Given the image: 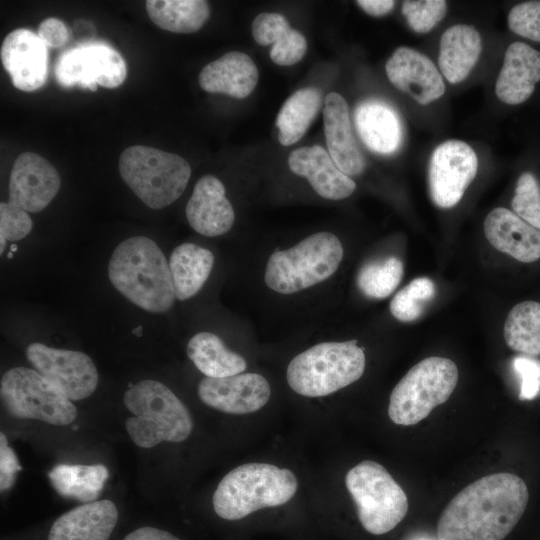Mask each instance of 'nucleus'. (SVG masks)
<instances>
[{"label":"nucleus","mask_w":540,"mask_h":540,"mask_svg":"<svg viewBox=\"0 0 540 540\" xmlns=\"http://www.w3.org/2000/svg\"><path fill=\"white\" fill-rule=\"evenodd\" d=\"M529 501L519 476L499 472L463 488L437 523L438 540H504L520 522Z\"/></svg>","instance_id":"f257e3e1"},{"label":"nucleus","mask_w":540,"mask_h":540,"mask_svg":"<svg viewBox=\"0 0 540 540\" xmlns=\"http://www.w3.org/2000/svg\"><path fill=\"white\" fill-rule=\"evenodd\" d=\"M109 280L119 293L151 313L170 310L176 294L169 262L159 246L145 236L122 241L108 264Z\"/></svg>","instance_id":"f03ea898"},{"label":"nucleus","mask_w":540,"mask_h":540,"mask_svg":"<svg viewBox=\"0 0 540 540\" xmlns=\"http://www.w3.org/2000/svg\"><path fill=\"white\" fill-rule=\"evenodd\" d=\"M297 488V478L289 469L267 463L243 464L220 481L213 508L223 519L239 520L259 509L287 503Z\"/></svg>","instance_id":"7ed1b4c3"},{"label":"nucleus","mask_w":540,"mask_h":540,"mask_svg":"<svg viewBox=\"0 0 540 540\" xmlns=\"http://www.w3.org/2000/svg\"><path fill=\"white\" fill-rule=\"evenodd\" d=\"M123 402L134 415L126 420V430L139 447L151 448L163 441L181 442L192 431L188 409L159 381H139L125 392Z\"/></svg>","instance_id":"20e7f679"},{"label":"nucleus","mask_w":540,"mask_h":540,"mask_svg":"<svg viewBox=\"0 0 540 540\" xmlns=\"http://www.w3.org/2000/svg\"><path fill=\"white\" fill-rule=\"evenodd\" d=\"M365 370V354L356 340L323 342L295 356L286 378L296 393L321 397L357 381Z\"/></svg>","instance_id":"39448f33"},{"label":"nucleus","mask_w":540,"mask_h":540,"mask_svg":"<svg viewBox=\"0 0 540 540\" xmlns=\"http://www.w3.org/2000/svg\"><path fill=\"white\" fill-rule=\"evenodd\" d=\"M118 168L134 194L156 210L175 202L191 176L189 163L180 155L144 145L123 150Z\"/></svg>","instance_id":"423d86ee"},{"label":"nucleus","mask_w":540,"mask_h":540,"mask_svg":"<svg viewBox=\"0 0 540 540\" xmlns=\"http://www.w3.org/2000/svg\"><path fill=\"white\" fill-rule=\"evenodd\" d=\"M342 258L336 235L315 233L289 249L275 251L266 265L265 283L278 293H295L328 279Z\"/></svg>","instance_id":"0eeeda50"},{"label":"nucleus","mask_w":540,"mask_h":540,"mask_svg":"<svg viewBox=\"0 0 540 540\" xmlns=\"http://www.w3.org/2000/svg\"><path fill=\"white\" fill-rule=\"evenodd\" d=\"M458 381L456 364L444 357H427L415 364L390 394L388 415L397 425H415L446 402Z\"/></svg>","instance_id":"6e6552de"},{"label":"nucleus","mask_w":540,"mask_h":540,"mask_svg":"<svg viewBox=\"0 0 540 540\" xmlns=\"http://www.w3.org/2000/svg\"><path fill=\"white\" fill-rule=\"evenodd\" d=\"M345 484L367 532L388 533L406 516L407 495L381 464L371 460L360 462L347 472Z\"/></svg>","instance_id":"1a4fd4ad"},{"label":"nucleus","mask_w":540,"mask_h":540,"mask_svg":"<svg viewBox=\"0 0 540 540\" xmlns=\"http://www.w3.org/2000/svg\"><path fill=\"white\" fill-rule=\"evenodd\" d=\"M0 393L8 412L21 419L68 425L77 416L71 400L35 369L15 367L1 377Z\"/></svg>","instance_id":"9d476101"},{"label":"nucleus","mask_w":540,"mask_h":540,"mask_svg":"<svg viewBox=\"0 0 540 540\" xmlns=\"http://www.w3.org/2000/svg\"><path fill=\"white\" fill-rule=\"evenodd\" d=\"M54 73L63 87L78 86L95 91L98 86H120L126 79L127 67L123 57L109 45L87 43L62 53Z\"/></svg>","instance_id":"9b49d317"},{"label":"nucleus","mask_w":540,"mask_h":540,"mask_svg":"<svg viewBox=\"0 0 540 540\" xmlns=\"http://www.w3.org/2000/svg\"><path fill=\"white\" fill-rule=\"evenodd\" d=\"M26 357L38 373L56 385L70 400L87 398L97 387V368L83 352L34 342L27 347Z\"/></svg>","instance_id":"f8f14e48"},{"label":"nucleus","mask_w":540,"mask_h":540,"mask_svg":"<svg viewBox=\"0 0 540 540\" xmlns=\"http://www.w3.org/2000/svg\"><path fill=\"white\" fill-rule=\"evenodd\" d=\"M478 159L474 150L460 140H448L433 151L428 171L433 203L451 208L463 197L476 176Z\"/></svg>","instance_id":"ddd939ff"},{"label":"nucleus","mask_w":540,"mask_h":540,"mask_svg":"<svg viewBox=\"0 0 540 540\" xmlns=\"http://www.w3.org/2000/svg\"><path fill=\"white\" fill-rule=\"evenodd\" d=\"M61 179L56 168L33 152L21 153L14 161L9 179V202L27 212H39L57 195Z\"/></svg>","instance_id":"4468645a"},{"label":"nucleus","mask_w":540,"mask_h":540,"mask_svg":"<svg viewBox=\"0 0 540 540\" xmlns=\"http://www.w3.org/2000/svg\"><path fill=\"white\" fill-rule=\"evenodd\" d=\"M199 398L209 407L229 414H248L261 409L270 398V385L257 373L222 378L205 377L198 385Z\"/></svg>","instance_id":"2eb2a0df"},{"label":"nucleus","mask_w":540,"mask_h":540,"mask_svg":"<svg viewBox=\"0 0 540 540\" xmlns=\"http://www.w3.org/2000/svg\"><path fill=\"white\" fill-rule=\"evenodd\" d=\"M0 57L15 88L32 92L45 84L48 53L37 34L25 28L11 31L2 42Z\"/></svg>","instance_id":"dca6fc26"},{"label":"nucleus","mask_w":540,"mask_h":540,"mask_svg":"<svg viewBox=\"0 0 540 540\" xmlns=\"http://www.w3.org/2000/svg\"><path fill=\"white\" fill-rule=\"evenodd\" d=\"M385 71L397 89L421 105L439 99L445 92L443 79L434 63L412 48H397L387 60Z\"/></svg>","instance_id":"f3484780"},{"label":"nucleus","mask_w":540,"mask_h":540,"mask_svg":"<svg viewBox=\"0 0 540 540\" xmlns=\"http://www.w3.org/2000/svg\"><path fill=\"white\" fill-rule=\"evenodd\" d=\"M190 226L199 234L215 237L228 232L235 220L223 183L213 175L202 176L186 205Z\"/></svg>","instance_id":"a211bd4d"},{"label":"nucleus","mask_w":540,"mask_h":540,"mask_svg":"<svg viewBox=\"0 0 540 540\" xmlns=\"http://www.w3.org/2000/svg\"><path fill=\"white\" fill-rule=\"evenodd\" d=\"M288 165L294 174L307 178L315 192L325 199L341 200L356 189L355 182L337 167L330 154L319 145L293 150Z\"/></svg>","instance_id":"6ab92c4d"},{"label":"nucleus","mask_w":540,"mask_h":540,"mask_svg":"<svg viewBox=\"0 0 540 540\" xmlns=\"http://www.w3.org/2000/svg\"><path fill=\"white\" fill-rule=\"evenodd\" d=\"M484 233L494 248L520 262L540 259V230L507 208L497 207L487 215Z\"/></svg>","instance_id":"aec40b11"},{"label":"nucleus","mask_w":540,"mask_h":540,"mask_svg":"<svg viewBox=\"0 0 540 540\" xmlns=\"http://www.w3.org/2000/svg\"><path fill=\"white\" fill-rule=\"evenodd\" d=\"M324 131L329 154L346 175H359L366 164L351 130L349 108L338 93L326 95L323 108Z\"/></svg>","instance_id":"412c9836"},{"label":"nucleus","mask_w":540,"mask_h":540,"mask_svg":"<svg viewBox=\"0 0 540 540\" xmlns=\"http://www.w3.org/2000/svg\"><path fill=\"white\" fill-rule=\"evenodd\" d=\"M540 81V52L523 42L511 43L495 84L496 96L518 105L530 98Z\"/></svg>","instance_id":"4be33fe9"},{"label":"nucleus","mask_w":540,"mask_h":540,"mask_svg":"<svg viewBox=\"0 0 540 540\" xmlns=\"http://www.w3.org/2000/svg\"><path fill=\"white\" fill-rule=\"evenodd\" d=\"M258 79V68L251 57L240 51H230L205 65L199 73L198 83L205 92L242 99L253 92Z\"/></svg>","instance_id":"5701e85b"},{"label":"nucleus","mask_w":540,"mask_h":540,"mask_svg":"<svg viewBox=\"0 0 540 540\" xmlns=\"http://www.w3.org/2000/svg\"><path fill=\"white\" fill-rule=\"evenodd\" d=\"M118 519L110 500L84 503L53 523L48 540H108Z\"/></svg>","instance_id":"b1692460"},{"label":"nucleus","mask_w":540,"mask_h":540,"mask_svg":"<svg viewBox=\"0 0 540 540\" xmlns=\"http://www.w3.org/2000/svg\"><path fill=\"white\" fill-rule=\"evenodd\" d=\"M354 120L357 132L369 150L389 155L399 149L403 134L401 120L386 102L378 99L360 102Z\"/></svg>","instance_id":"393cba45"},{"label":"nucleus","mask_w":540,"mask_h":540,"mask_svg":"<svg viewBox=\"0 0 540 540\" xmlns=\"http://www.w3.org/2000/svg\"><path fill=\"white\" fill-rule=\"evenodd\" d=\"M254 40L263 46L272 44L271 60L280 66H290L299 62L307 51L304 35L292 29L285 16L275 12H264L252 23Z\"/></svg>","instance_id":"a878e982"},{"label":"nucleus","mask_w":540,"mask_h":540,"mask_svg":"<svg viewBox=\"0 0 540 540\" xmlns=\"http://www.w3.org/2000/svg\"><path fill=\"white\" fill-rule=\"evenodd\" d=\"M481 37L475 27L457 24L444 31L440 39L439 68L452 84L463 81L477 63Z\"/></svg>","instance_id":"bb28decb"},{"label":"nucleus","mask_w":540,"mask_h":540,"mask_svg":"<svg viewBox=\"0 0 540 540\" xmlns=\"http://www.w3.org/2000/svg\"><path fill=\"white\" fill-rule=\"evenodd\" d=\"M213 265L210 250L193 243L177 246L169 259L176 298L184 301L194 296L207 281Z\"/></svg>","instance_id":"cd10ccee"},{"label":"nucleus","mask_w":540,"mask_h":540,"mask_svg":"<svg viewBox=\"0 0 540 540\" xmlns=\"http://www.w3.org/2000/svg\"><path fill=\"white\" fill-rule=\"evenodd\" d=\"M187 354L206 377L222 378L245 371V359L229 350L222 340L210 332L195 334L188 342Z\"/></svg>","instance_id":"c85d7f7f"},{"label":"nucleus","mask_w":540,"mask_h":540,"mask_svg":"<svg viewBox=\"0 0 540 540\" xmlns=\"http://www.w3.org/2000/svg\"><path fill=\"white\" fill-rule=\"evenodd\" d=\"M322 93L316 87L294 92L282 105L276 118L278 141L283 146L298 142L318 114Z\"/></svg>","instance_id":"c756f323"},{"label":"nucleus","mask_w":540,"mask_h":540,"mask_svg":"<svg viewBox=\"0 0 540 540\" xmlns=\"http://www.w3.org/2000/svg\"><path fill=\"white\" fill-rule=\"evenodd\" d=\"M48 477L61 496L89 503L98 498L108 478V470L101 464H59L48 473Z\"/></svg>","instance_id":"7c9ffc66"},{"label":"nucleus","mask_w":540,"mask_h":540,"mask_svg":"<svg viewBox=\"0 0 540 540\" xmlns=\"http://www.w3.org/2000/svg\"><path fill=\"white\" fill-rule=\"evenodd\" d=\"M147 14L161 29L174 33H194L210 16V7L203 0H148Z\"/></svg>","instance_id":"2f4dec72"},{"label":"nucleus","mask_w":540,"mask_h":540,"mask_svg":"<svg viewBox=\"0 0 540 540\" xmlns=\"http://www.w3.org/2000/svg\"><path fill=\"white\" fill-rule=\"evenodd\" d=\"M503 336L509 348L523 355H540V303L527 300L508 313Z\"/></svg>","instance_id":"473e14b6"},{"label":"nucleus","mask_w":540,"mask_h":540,"mask_svg":"<svg viewBox=\"0 0 540 540\" xmlns=\"http://www.w3.org/2000/svg\"><path fill=\"white\" fill-rule=\"evenodd\" d=\"M403 264L394 256L366 263L359 271L357 284L361 292L374 299L391 295L403 277Z\"/></svg>","instance_id":"72a5a7b5"},{"label":"nucleus","mask_w":540,"mask_h":540,"mask_svg":"<svg viewBox=\"0 0 540 540\" xmlns=\"http://www.w3.org/2000/svg\"><path fill=\"white\" fill-rule=\"evenodd\" d=\"M435 295V285L427 277H419L395 294L390 302V312L399 321L411 322L423 313L424 304Z\"/></svg>","instance_id":"f704fd0d"},{"label":"nucleus","mask_w":540,"mask_h":540,"mask_svg":"<svg viewBox=\"0 0 540 540\" xmlns=\"http://www.w3.org/2000/svg\"><path fill=\"white\" fill-rule=\"evenodd\" d=\"M511 206L520 218L540 230V185L532 173L524 172L518 178Z\"/></svg>","instance_id":"c9c22d12"},{"label":"nucleus","mask_w":540,"mask_h":540,"mask_svg":"<svg viewBox=\"0 0 540 540\" xmlns=\"http://www.w3.org/2000/svg\"><path fill=\"white\" fill-rule=\"evenodd\" d=\"M447 11L444 0H407L402 3V13L410 28L417 33H427L439 23Z\"/></svg>","instance_id":"e433bc0d"},{"label":"nucleus","mask_w":540,"mask_h":540,"mask_svg":"<svg viewBox=\"0 0 540 540\" xmlns=\"http://www.w3.org/2000/svg\"><path fill=\"white\" fill-rule=\"evenodd\" d=\"M33 223L28 212L11 202L0 203V253L6 241H18L32 230Z\"/></svg>","instance_id":"4c0bfd02"},{"label":"nucleus","mask_w":540,"mask_h":540,"mask_svg":"<svg viewBox=\"0 0 540 540\" xmlns=\"http://www.w3.org/2000/svg\"><path fill=\"white\" fill-rule=\"evenodd\" d=\"M508 26L515 34L540 42V1H527L512 7Z\"/></svg>","instance_id":"58836bf2"},{"label":"nucleus","mask_w":540,"mask_h":540,"mask_svg":"<svg viewBox=\"0 0 540 540\" xmlns=\"http://www.w3.org/2000/svg\"><path fill=\"white\" fill-rule=\"evenodd\" d=\"M513 368L521 378L520 399L535 398L540 391V361L534 357L520 355L514 358Z\"/></svg>","instance_id":"ea45409f"},{"label":"nucleus","mask_w":540,"mask_h":540,"mask_svg":"<svg viewBox=\"0 0 540 540\" xmlns=\"http://www.w3.org/2000/svg\"><path fill=\"white\" fill-rule=\"evenodd\" d=\"M21 470L14 451L9 447L6 436L0 433V489L8 490L15 481V475Z\"/></svg>","instance_id":"a19ab883"},{"label":"nucleus","mask_w":540,"mask_h":540,"mask_svg":"<svg viewBox=\"0 0 540 540\" xmlns=\"http://www.w3.org/2000/svg\"><path fill=\"white\" fill-rule=\"evenodd\" d=\"M37 35L49 47L64 46L69 39L68 28L57 18H46L38 26Z\"/></svg>","instance_id":"79ce46f5"},{"label":"nucleus","mask_w":540,"mask_h":540,"mask_svg":"<svg viewBox=\"0 0 540 540\" xmlns=\"http://www.w3.org/2000/svg\"><path fill=\"white\" fill-rule=\"evenodd\" d=\"M123 540H181L173 534L154 527H141L130 534Z\"/></svg>","instance_id":"37998d69"},{"label":"nucleus","mask_w":540,"mask_h":540,"mask_svg":"<svg viewBox=\"0 0 540 540\" xmlns=\"http://www.w3.org/2000/svg\"><path fill=\"white\" fill-rule=\"evenodd\" d=\"M356 3L367 14L374 17L388 14L395 6V1L391 0H358Z\"/></svg>","instance_id":"c03bdc74"},{"label":"nucleus","mask_w":540,"mask_h":540,"mask_svg":"<svg viewBox=\"0 0 540 540\" xmlns=\"http://www.w3.org/2000/svg\"><path fill=\"white\" fill-rule=\"evenodd\" d=\"M142 327H137L136 329H134L133 333L136 334L137 336H140L142 333Z\"/></svg>","instance_id":"a18cd8bd"},{"label":"nucleus","mask_w":540,"mask_h":540,"mask_svg":"<svg viewBox=\"0 0 540 540\" xmlns=\"http://www.w3.org/2000/svg\"><path fill=\"white\" fill-rule=\"evenodd\" d=\"M412 540H433V539H430V538L425 537V536H423V537L420 536V537H415V538H413Z\"/></svg>","instance_id":"49530a36"},{"label":"nucleus","mask_w":540,"mask_h":540,"mask_svg":"<svg viewBox=\"0 0 540 540\" xmlns=\"http://www.w3.org/2000/svg\"><path fill=\"white\" fill-rule=\"evenodd\" d=\"M16 249H17L16 246L11 247V251H12V252L15 251Z\"/></svg>","instance_id":"de8ad7c7"}]
</instances>
